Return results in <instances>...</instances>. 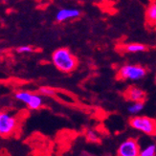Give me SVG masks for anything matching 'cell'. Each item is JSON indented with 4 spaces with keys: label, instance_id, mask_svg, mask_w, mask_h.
Returning a JSON list of instances; mask_svg holds the SVG:
<instances>
[{
    "label": "cell",
    "instance_id": "cell-1",
    "mask_svg": "<svg viewBox=\"0 0 156 156\" xmlns=\"http://www.w3.org/2000/svg\"><path fill=\"white\" fill-rule=\"evenodd\" d=\"M52 62L55 67L63 73H70L78 65L76 57L67 48H58L52 55Z\"/></svg>",
    "mask_w": 156,
    "mask_h": 156
},
{
    "label": "cell",
    "instance_id": "cell-2",
    "mask_svg": "<svg viewBox=\"0 0 156 156\" xmlns=\"http://www.w3.org/2000/svg\"><path fill=\"white\" fill-rule=\"evenodd\" d=\"M130 126L141 133L155 136L156 135V121L147 116H134L129 121Z\"/></svg>",
    "mask_w": 156,
    "mask_h": 156
},
{
    "label": "cell",
    "instance_id": "cell-3",
    "mask_svg": "<svg viewBox=\"0 0 156 156\" xmlns=\"http://www.w3.org/2000/svg\"><path fill=\"white\" fill-rule=\"evenodd\" d=\"M147 75L145 67L138 64H125L118 71L119 79L123 80L137 81L144 79Z\"/></svg>",
    "mask_w": 156,
    "mask_h": 156
},
{
    "label": "cell",
    "instance_id": "cell-4",
    "mask_svg": "<svg viewBox=\"0 0 156 156\" xmlns=\"http://www.w3.org/2000/svg\"><path fill=\"white\" fill-rule=\"evenodd\" d=\"M17 120L8 112H0V136L9 137L16 131L17 127Z\"/></svg>",
    "mask_w": 156,
    "mask_h": 156
},
{
    "label": "cell",
    "instance_id": "cell-5",
    "mask_svg": "<svg viewBox=\"0 0 156 156\" xmlns=\"http://www.w3.org/2000/svg\"><path fill=\"white\" fill-rule=\"evenodd\" d=\"M140 146L138 142L129 138L122 143L118 147V155L119 156H138L140 154Z\"/></svg>",
    "mask_w": 156,
    "mask_h": 156
},
{
    "label": "cell",
    "instance_id": "cell-6",
    "mask_svg": "<svg viewBox=\"0 0 156 156\" xmlns=\"http://www.w3.org/2000/svg\"><path fill=\"white\" fill-rule=\"evenodd\" d=\"M80 16V11L76 8H62L58 10L56 15L58 22H64L67 20L77 18Z\"/></svg>",
    "mask_w": 156,
    "mask_h": 156
},
{
    "label": "cell",
    "instance_id": "cell-7",
    "mask_svg": "<svg viewBox=\"0 0 156 156\" xmlns=\"http://www.w3.org/2000/svg\"><path fill=\"white\" fill-rule=\"evenodd\" d=\"M126 97L130 101H145V92L137 86H131L126 91Z\"/></svg>",
    "mask_w": 156,
    "mask_h": 156
},
{
    "label": "cell",
    "instance_id": "cell-8",
    "mask_svg": "<svg viewBox=\"0 0 156 156\" xmlns=\"http://www.w3.org/2000/svg\"><path fill=\"white\" fill-rule=\"evenodd\" d=\"M42 105H43V99H42V97L40 96V95H38V94L33 93V96H32V98H31V100L29 101V104L27 105V106H28L29 109H31V110H37Z\"/></svg>",
    "mask_w": 156,
    "mask_h": 156
},
{
    "label": "cell",
    "instance_id": "cell-9",
    "mask_svg": "<svg viewBox=\"0 0 156 156\" xmlns=\"http://www.w3.org/2000/svg\"><path fill=\"white\" fill-rule=\"evenodd\" d=\"M145 107V104L144 101H132V104L127 106V112L130 115H137L139 114L142 110L144 109Z\"/></svg>",
    "mask_w": 156,
    "mask_h": 156
},
{
    "label": "cell",
    "instance_id": "cell-10",
    "mask_svg": "<svg viewBox=\"0 0 156 156\" xmlns=\"http://www.w3.org/2000/svg\"><path fill=\"white\" fill-rule=\"evenodd\" d=\"M147 47L141 43H130L125 46V51L129 54H137L146 51Z\"/></svg>",
    "mask_w": 156,
    "mask_h": 156
},
{
    "label": "cell",
    "instance_id": "cell-11",
    "mask_svg": "<svg viewBox=\"0 0 156 156\" xmlns=\"http://www.w3.org/2000/svg\"><path fill=\"white\" fill-rule=\"evenodd\" d=\"M146 16H147V19L148 22L156 24V1H154L153 3H151L148 6Z\"/></svg>",
    "mask_w": 156,
    "mask_h": 156
},
{
    "label": "cell",
    "instance_id": "cell-12",
    "mask_svg": "<svg viewBox=\"0 0 156 156\" xmlns=\"http://www.w3.org/2000/svg\"><path fill=\"white\" fill-rule=\"evenodd\" d=\"M140 156H155L156 155V145H147L143 150L140 151Z\"/></svg>",
    "mask_w": 156,
    "mask_h": 156
},
{
    "label": "cell",
    "instance_id": "cell-13",
    "mask_svg": "<svg viewBox=\"0 0 156 156\" xmlns=\"http://www.w3.org/2000/svg\"><path fill=\"white\" fill-rule=\"evenodd\" d=\"M39 93H41V95L43 96H47V97H52L56 95V91L51 87L48 86H42L39 88Z\"/></svg>",
    "mask_w": 156,
    "mask_h": 156
},
{
    "label": "cell",
    "instance_id": "cell-14",
    "mask_svg": "<svg viewBox=\"0 0 156 156\" xmlns=\"http://www.w3.org/2000/svg\"><path fill=\"white\" fill-rule=\"evenodd\" d=\"M86 138L90 142H98V139H99L97 133L93 130H88L86 132Z\"/></svg>",
    "mask_w": 156,
    "mask_h": 156
},
{
    "label": "cell",
    "instance_id": "cell-15",
    "mask_svg": "<svg viewBox=\"0 0 156 156\" xmlns=\"http://www.w3.org/2000/svg\"><path fill=\"white\" fill-rule=\"evenodd\" d=\"M17 52L19 54H28V53L33 52V48L30 45H22V46H19L17 48Z\"/></svg>",
    "mask_w": 156,
    "mask_h": 156
},
{
    "label": "cell",
    "instance_id": "cell-16",
    "mask_svg": "<svg viewBox=\"0 0 156 156\" xmlns=\"http://www.w3.org/2000/svg\"><path fill=\"white\" fill-rule=\"evenodd\" d=\"M2 1H8V0H2Z\"/></svg>",
    "mask_w": 156,
    "mask_h": 156
}]
</instances>
